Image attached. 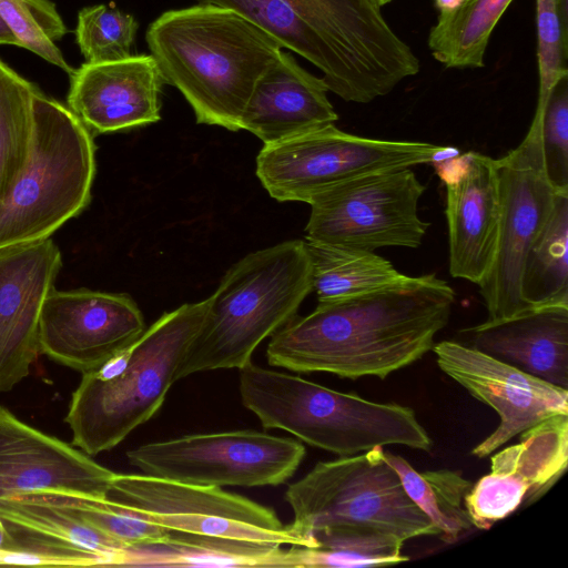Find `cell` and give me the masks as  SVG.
<instances>
[{
	"label": "cell",
	"mask_w": 568,
	"mask_h": 568,
	"mask_svg": "<svg viewBox=\"0 0 568 568\" xmlns=\"http://www.w3.org/2000/svg\"><path fill=\"white\" fill-rule=\"evenodd\" d=\"M454 303V290L436 274L403 275L296 315L272 335L266 358L271 366L295 373L384 379L433 349Z\"/></svg>",
	"instance_id": "6da1fadb"
},
{
	"label": "cell",
	"mask_w": 568,
	"mask_h": 568,
	"mask_svg": "<svg viewBox=\"0 0 568 568\" xmlns=\"http://www.w3.org/2000/svg\"><path fill=\"white\" fill-rule=\"evenodd\" d=\"M382 446L317 463L291 484L285 500L290 529L306 547L341 549L407 561L403 545L438 536L428 517L406 494Z\"/></svg>",
	"instance_id": "7a4b0ae2"
},
{
	"label": "cell",
	"mask_w": 568,
	"mask_h": 568,
	"mask_svg": "<svg viewBox=\"0 0 568 568\" xmlns=\"http://www.w3.org/2000/svg\"><path fill=\"white\" fill-rule=\"evenodd\" d=\"M145 41L165 83L183 94L196 122L230 131L241 130L255 84L283 51L245 17L205 3L163 12Z\"/></svg>",
	"instance_id": "3957f363"
},
{
	"label": "cell",
	"mask_w": 568,
	"mask_h": 568,
	"mask_svg": "<svg viewBox=\"0 0 568 568\" xmlns=\"http://www.w3.org/2000/svg\"><path fill=\"white\" fill-rule=\"evenodd\" d=\"M210 303L164 313L131 345L82 374L64 419L73 446L89 456L110 450L159 412Z\"/></svg>",
	"instance_id": "277c9868"
},
{
	"label": "cell",
	"mask_w": 568,
	"mask_h": 568,
	"mask_svg": "<svg viewBox=\"0 0 568 568\" xmlns=\"http://www.w3.org/2000/svg\"><path fill=\"white\" fill-rule=\"evenodd\" d=\"M312 291L305 241H285L245 255L210 296L207 314L176 379L248 365L262 341L295 317Z\"/></svg>",
	"instance_id": "5b68a950"
},
{
	"label": "cell",
	"mask_w": 568,
	"mask_h": 568,
	"mask_svg": "<svg viewBox=\"0 0 568 568\" xmlns=\"http://www.w3.org/2000/svg\"><path fill=\"white\" fill-rule=\"evenodd\" d=\"M240 395L265 429L285 430L339 457L376 446L427 452L433 445L408 406L368 400L253 363L240 369Z\"/></svg>",
	"instance_id": "8992f818"
},
{
	"label": "cell",
	"mask_w": 568,
	"mask_h": 568,
	"mask_svg": "<svg viewBox=\"0 0 568 568\" xmlns=\"http://www.w3.org/2000/svg\"><path fill=\"white\" fill-rule=\"evenodd\" d=\"M94 135L39 89L28 159L0 203V248L51 237L91 201Z\"/></svg>",
	"instance_id": "52a82bcc"
},
{
	"label": "cell",
	"mask_w": 568,
	"mask_h": 568,
	"mask_svg": "<svg viewBox=\"0 0 568 568\" xmlns=\"http://www.w3.org/2000/svg\"><path fill=\"white\" fill-rule=\"evenodd\" d=\"M456 149L425 142L349 134L334 123L264 144L256 175L280 202H306L320 192L368 173L435 163Z\"/></svg>",
	"instance_id": "ba28073f"
},
{
	"label": "cell",
	"mask_w": 568,
	"mask_h": 568,
	"mask_svg": "<svg viewBox=\"0 0 568 568\" xmlns=\"http://www.w3.org/2000/svg\"><path fill=\"white\" fill-rule=\"evenodd\" d=\"M425 190L410 168L336 184L310 200L305 241L371 252L387 246L416 248L429 226L418 215Z\"/></svg>",
	"instance_id": "9c48e42d"
},
{
	"label": "cell",
	"mask_w": 568,
	"mask_h": 568,
	"mask_svg": "<svg viewBox=\"0 0 568 568\" xmlns=\"http://www.w3.org/2000/svg\"><path fill=\"white\" fill-rule=\"evenodd\" d=\"M305 447L252 429L193 434L126 452L144 475L203 486H277L297 470Z\"/></svg>",
	"instance_id": "30bf717a"
},
{
	"label": "cell",
	"mask_w": 568,
	"mask_h": 568,
	"mask_svg": "<svg viewBox=\"0 0 568 568\" xmlns=\"http://www.w3.org/2000/svg\"><path fill=\"white\" fill-rule=\"evenodd\" d=\"M283 1L332 54L344 101L368 103L418 73L417 57L385 21L377 0Z\"/></svg>",
	"instance_id": "8fae6325"
},
{
	"label": "cell",
	"mask_w": 568,
	"mask_h": 568,
	"mask_svg": "<svg viewBox=\"0 0 568 568\" xmlns=\"http://www.w3.org/2000/svg\"><path fill=\"white\" fill-rule=\"evenodd\" d=\"M110 495L136 517L168 530L304 546L272 508L221 487L115 474Z\"/></svg>",
	"instance_id": "7c38bea8"
},
{
	"label": "cell",
	"mask_w": 568,
	"mask_h": 568,
	"mask_svg": "<svg viewBox=\"0 0 568 568\" xmlns=\"http://www.w3.org/2000/svg\"><path fill=\"white\" fill-rule=\"evenodd\" d=\"M495 161L499 187L498 239L493 264L478 284L488 321L532 308L520 294L523 263L559 193L545 173L537 119L532 118L519 145Z\"/></svg>",
	"instance_id": "4fadbf2b"
},
{
	"label": "cell",
	"mask_w": 568,
	"mask_h": 568,
	"mask_svg": "<svg viewBox=\"0 0 568 568\" xmlns=\"http://www.w3.org/2000/svg\"><path fill=\"white\" fill-rule=\"evenodd\" d=\"M145 328L142 312L126 294L53 288L40 315L39 351L84 374L131 345Z\"/></svg>",
	"instance_id": "5bb4252c"
},
{
	"label": "cell",
	"mask_w": 568,
	"mask_h": 568,
	"mask_svg": "<svg viewBox=\"0 0 568 568\" xmlns=\"http://www.w3.org/2000/svg\"><path fill=\"white\" fill-rule=\"evenodd\" d=\"M432 351L446 375L500 418L497 428L473 448L474 456L487 457L526 429L568 414V389L454 341L439 342Z\"/></svg>",
	"instance_id": "9a60e30c"
},
{
	"label": "cell",
	"mask_w": 568,
	"mask_h": 568,
	"mask_svg": "<svg viewBox=\"0 0 568 568\" xmlns=\"http://www.w3.org/2000/svg\"><path fill=\"white\" fill-rule=\"evenodd\" d=\"M517 444L490 458L489 474L473 484L465 506L473 526L487 530L540 499L568 464V414L549 417L520 433Z\"/></svg>",
	"instance_id": "2e32d148"
},
{
	"label": "cell",
	"mask_w": 568,
	"mask_h": 568,
	"mask_svg": "<svg viewBox=\"0 0 568 568\" xmlns=\"http://www.w3.org/2000/svg\"><path fill=\"white\" fill-rule=\"evenodd\" d=\"M61 267L51 237L0 248V393L24 379L40 355V315Z\"/></svg>",
	"instance_id": "e0dca14e"
},
{
	"label": "cell",
	"mask_w": 568,
	"mask_h": 568,
	"mask_svg": "<svg viewBox=\"0 0 568 568\" xmlns=\"http://www.w3.org/2000/svg\"><path fill=\"white\" fill-rule=\"evenodd\" d=\"M446 186L449 273L479 284L496 252L499 187L496 161L477 152L435 162Z\"/></svg>",
	"instance_id": "ac0fdd59"
},
{
	"label": "cell",
	"mask_w": 568,
	"mask_h": 568,
	"mask_svg": "<svg viewBox=\"0 0 568 568\" xmlns=\"http://www.w3.org/2000/svg\"><path fill=\"white\" fill-rule=\"evenodd\" d=\"M115 474L0 406V498L40 490L106 498Z\"/></svg>",
	"instance_id": "d6986e66"
},
{
	"label": "cell",
	"mask_w": 568,
	"mask_h": 568,
	"mask_svg": "<svg viewBox=\"0 0 568 568\" xmlns=\"http://www.w3.org/2000/svg\"><path fill=\"white\" fill-rule=\"evenodd\" d=\"M165 83L151 54L83 63L70 74L67 106L93 134L158 122Z\"/></svg>",
	"instance_id": "ffe728a7"
},
{
	"label": "cell",
	"mask_w": 568,
	"mask_h": 568,
	"mask_svg": "<svg viewBox=\"0 0 568 568\" xmlns=\"http://www.w3.org/2000/svg\"><path fill=\"white\" fill-rule=\"evenodd\" d=\"M8 548L39 554L53 566H119L125 547L38 491L0 498Z\"/></svg>",
	"instance_id": "44dd1931"
},
{
	"label": "cell",
	"mask_w": 568,
	"mask_h": 568,
	"mask_svg": "<svg viewBox=\"0 0 568 568\" xmlns=\"http://www.w3.org/2000/svg\"><path fill=\"white\" fill-rule=\"evenodd\" d=\"M327 92L323 78L282 51L255 84L241 118V130L271 144L333 124L338 115Z\"/></svg>",
	"instance_id": "7402d4cb"
},
{
	"label": "cell",
	"mask_w": 568,
	"mask_h": 568,
	"mask_svg": "<svg viewBox=\"0 0 568 568\" xmlns=\"http://www.w3.org/2000/svg\"><path fill=\"white\" fill-rule=\"evenodd\" d=\"M470 347L568 389V304L532 307L466 329Z\"/></svg>",
	"instance_id": "603a6c76"
},
{
	"label": "cell",
	"mask_w": 568,
	"mask_h": 568,
	"mask_svg": "<svg viewBox=\"0 0 568 568\" xmlns=\"http://www.w3.org/2000/svg\"><path fill=\"white\" fill-rule=\"evenodd\" d=\"M282 545L170 530L164 537L125 548L119 566L281 567Z\"/></svg>",
	"instance_id": "cb8c5ba5"
},
{
	"label": "cell",
	"mask_w": 568,
	"mask_h": 568,
	"mask_svg": "<svg viewBox=\"0 0 568 568\" xmlns=\"http://www.w3.org/2000/svg\"><path fill=\"white\" fill-rule=\"evenodd\" d=\"M520 294L529 307L568 304V193L557 194L525 255Z\"/></svg>",
	"instance_id": "d4e9b609"
},
{
	"label": "cell",
	"mask_w": 568,
	"mask_h": 568,
	"mask_svg": "<svg viewBox=\"0 0 568 568\" xmlns=\"http://www.w3.org/2000/svg\"><path fill=\"white\" fill-rule=\"evenodd\" d=\"M513 0H460L439 12L427 43L446 68H481L491 32Z\"/></svg>",
	"instance_id": "484cf974"
},
{
	"label": "cell",
	"mask_w": 568,
	"mask_h": 568,
	"mask_svg": "<svg viewBox=\"0 0 568 568\" xmlns=\"http://www.w3.org/2000/svg\"><path fill=\"white\" fill-rule=\"evenodd\" d=\"M409 498L428 517L447 544L456 542L471 529L465 498L473 483L449 469L417 471L402 456L384 452Z\"/></svg>",
	"instance_id": "4316f807"
},
{
	"label": "cell",
	"mask_w": 568,
	"mask_h": 568,
	"mask_svg": "<svg viewBox=\"0 0 568 568\" xmlns=\"http://www.w3.org/2000/svg\"><path fill=\"white\" fill-rule=\"evenodd\" d=\"M313 291L318 303L367 293L398 281L399 273L386 258L371 251L306 242Z\"/></svg>",
	"instance_id": "83f0119b"
},
{
	"label": "cell",
	"mask_w": 568,
	"mask_h": 568,
	"mask_svg": "<svg viewBox=\"0 0 568 568\" xmlns=\"http://www.w3.org/2000/svg\"><path fill=\"white\" fill-rule=\"evenodd\" d=\"M231 9L245 17L283 47L314 64L323 73L328 91L339 95L342 79L338 67L317 36L304 24L283 0H195Z\"/></svg>",
	"instance_id": "f1b7e54d"
},
{
	"label": "cell",
	"mask_w": 568,
	"mask_h": 568,
	"mask_svg": "<svg viewBox=\"0 0 568 568\" xmlns=\"http://www.w3.org/2000/svg\"><path fill=\"white\" fill-rule=\"evenodd\" d=\"M38 88L0 59V203L31 148Z\"/></svg>",
	"instance_id": "f546056e"
},
{
	"label": "cell",
	"mask_w": 568,
	"mask_h": 568,
	"mask_svg": "<svg viewBox=\"0 0 568 568\" xmlns=\"http://www.w3.org/2000/svg\"><path fill=\"white\" fill-rule=\"evenodd\" d=\"M44 499L67 509L125 548L151 542L170 530L136 517L121 503L63 490H40Z\"/></svg>",
	"instance_id": "4dcf8cb0"
},
{
	"label": "cell",
	"mask_w": 568,
	"mask_h": 568,
	"mask_svg": "<svg viewBox=\"0 0 568 568\" xmlns=\"http://www.w3.org/2000/svg\"><path fill=\"white\" fill-rule=\"evenodd\" d=\"M0 18L17 40L67 74L73 68L64 59L55 42L68 32L55 4L49 0H0Z\"/></svg>",
	"instance_id": "1f68e13d"
},
{
	"label": "cell",
	"mask_w": 568,
	"mask_h": 568,
	"mask_svg": "<svg viewBox=\"0 0 568 568\" xmlns=\"http://www.w3.org/2000/svg\"><path fill=\"white\" fill-rule=\"evenodd\" d=\"M138 29L132 14L95 4L79 11L75 41L87 63L118 61L133 55Z\"/></svg>",
	"instance_id": "d6a6232c"
},
{
	"label": "cell",
	"mask_w": 568,
	"mask_h": 568,
	"mask_svg": "<svg viewBox=\"0 0 568 568\" xmlns=\"http://www.w3.org/2000/svg\"><path fill=\"white\" fill-rule=\"evenodd\" d=\"M534 118L539 121L546 176L556 191L568 193V74L554 84Z\"/></svg>",
	"instance_id": "836d02e7"
},
{
	"label": "cell",
	"mask_w": 568,
	"mask_h": 568,
	"mask_svg": "<svg viewBox=\"0 0 568 568\" xmlns=\"http://www.w3.org/2000/svg\"><path fill=\"white\" fill-rule=\"evenodd\" d=\"M538 100L536 108L546 101L554 84L568 74V38L564 34L556 0H536Z\"/></svg>",
	"instance_id": "e575fe53"
},
{
	"label": "cell",
	"mask_w": 568,
	"mask_h": 568,
	"mask_svg": "<svg viewBox=\"0 0 568 568\" xmlns=\"http://www.w3.org/2000/svg\"><path fill=\"white\" fill-rule=\"evenodd\" d=\"M390 561L384 558L372 557L357 552L324 547H306L291 545L284 552V567H335V568H364L389 566Z\"/></svg>",
	"instance_id": "d590c367"
},
{
	"label": "cell",
	"mask_w": 568,
	"mask_h": 568,
	"mask_svg": "<svg viewBox=\"0 0 568 568\" xmlns=\"http://www.w3.org/2000/svg\"><path fill=\"white\" fill-rule=\"evenodd\" d=\"M556 8L562 32L568 38V0H556Z\"/></svg>",
	"instance_id": "8d00e7d4"
},
{
	"label": "cell",
	"mask_w": 568,
	"mask_h": 568,
	"mask_svg": "<svg viewBox=\"0 0 568 568\" xmlns=\"http://www.w3.org/2000/svg\"><path fill=\"white\" fill-rule=\"evenodd\" d=\"M0 45H18L16 38L0 18Z\"/></svg>",
	"instance_id": "74e56055"
},
{
	"label": "cell",
	"mask_w": 568,
	"mask_h": 568,
	"mask_svg": "<svg viewBox=\"0 0 568 568\" xmlns=\"http://www.w3.org/2000/svg\"><path fill=\"white\" fill-rule=\"evenodd\" d=\"M460 0H434V4L439 12L454 9Z\"/></svg>",
	"instance_id": "f35d334b"
},
{
	"label": "cell",
	"mask_w": 568,
	"mask_h": 568,
	"mask_svg": "<svg viewBox=\"0 0 568 568\" xmlns=\"http://www.w3.org/2000/svg\"><path fill=\"white\" fill-rule=\"evenodd\" d=\"M11 544L10 536L0 519V548H8Z\"/></svg>",
	"instance_id": "ab89813d"
},
{
	"label": "cell",
	"mask_w": 568,
	"mask_h": 568,
	"mask_svg": "<svg viewBox=\"0 0 568 568\" xmlns=\"http://www.w3.org/2000/svg\"><path fill=\"white\" fill-rule=\"evenodd\" d=\"M390 1H393V0H377V2H378L381 6H384V4H386V3L390 2Z\"/></svg>",
	"instance_id": "60d3db41"
}]
</instances>
